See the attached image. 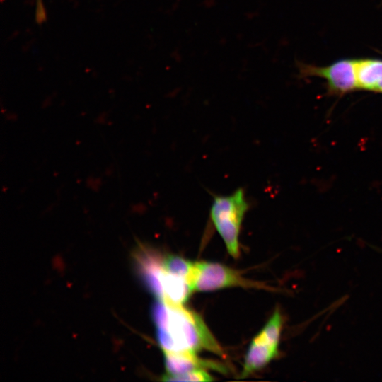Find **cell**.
Listing matches in <instances>:
<instances>
[{"label": "cell", "mask_w": 382, "mask_h": 382, "mask_svg": "<svg viewBox=\"0 0 382 382\" xmlns=\"http://www.w3.org/2000/svg\"><path fill=\"white\" fill-rule=\"evenodd\" d=\"M156 338L163 352L205 349L224 357L223 350L202 318L183 304L158 299L151 308Z\"/></svg>", "instance_id": "obj_1"}, {"label": "cell", "mask_w": 382, "mask_h": 382, "mask_svg": "<svg viewBox=\"0 0 382 382\" xmlns=\"http://www.w3.org/2000/svg\"><path fill=\"white\" fill-rule=\"evenodd\" d=\"M249 203L243 188L228 195H214L209 216L229 254L239 256V234Z\"/></svg>", "instance_id": "obj_2"}, {"label": "cell", "mask_w": 382, "mask_h": 382, "mask_svg": "<svg viewBox=\"0 0 382 382\" xmlns=\"http://www.w3.org/2000/svg\"><path fill=\"white\" fill-rule=\"evenodd\" d=\"M192 291H208L230 286L266 288L243 277L237 270L211 262H193L189 277Z\"/></svg>", "instance_id": "obj_3"}, {"label": "cell", "mask_w": 382, "mask_h": 382, "mask_svg": "<svg viewBox=\"0 0 382 382\" xmlns=\"http://www.w3.org/2000/svg\"><path fill=\"white\" fill-rule=\"evenodd\" d=\"M282 316L276 309L261 331L253 338L245 356L241 377H245L266 366L278 354Z\"/></svg>", "instance_id": "obj_4"}, {"label": "cell", "mask_w": 382, "mask_h": 382, "mask_svg": "<svg viewBox=\"0 0 382 382\" xmlns=\"http://www.w3.org/2000/svg\"><path fill=\"white\" fill-rule=\"evenodd\" d=\"M302 72L306 76L324 79L334 93H345L358 88L355 59H342L323 66L305 65Z\"/></svg>", "instance_id": "obj_5"}, {"label": "cell", "mask_w": 382, "mask_h": 382, "mask_svg": "<svg viewBox=\"0 0 382 382\" xmlns=\"http://www.w3.org/2000/svg\"><path fill=\"white\" fill-rule=\"evenodd\" d=\"M166 374H179L195 369H212L220 372L226 369L220 364L199 358L195 352H163Z\"/></svg>", "instance_id": "obj_6"}, {"label": "cell", "mask_w": 382, "mask_h": 382, "mask_svg": "<svg viewBox=\"0 0 382 382\" xmlns=\"http://www.w3.org/2000/svg\"><path fill=\"white\" fill-rule=\"evenodd\" d=\"M355 69L358 88L374 91L382 81V59H355Z\"/></svg>", "instance_id": "obj_7"}, {"label": "cell", "mask_w": 382, "mask_h": 382, "mask_svg": "<svg viewBox=\"0 0 382 382\" xmlns=\"http://www.w3.org/2000/svg\"><path fill=\"white\" fill-rule=\"evenodd\" d=\"M162 380L165 381H211L214 378L205 369H195L175 375L166 374Z\"/></svg>", "instance_id": "obj_8"}, {"label": "cell", "mask_w": 382, "mask_h": 382, "mask_svg": "<svg viewBox=\"0 0 382 382\" xmlns=\"http://www.w3.org/2000/svg\"><path fill=\"white\" fill-rule=\"evenodd\" d=\"M36 18L39 22L45 20V11L42 0H36Z\"/></svg>", "instance_id": "obj_9"}, {"label": "cell", "mask_w": 382, "mask_h": 382, "mask_svg": "<svg viewBox=\"0 0 382 382\" xmlns=\"http://www.w3.org/2000/svg\"><path fill=\"white\" fill-rule=\"evenodd\" d=\"M374 91L382 93V81L376 85L374 89Z\"/></svg>", "instance_id": "obj_10"}]
</instances>
